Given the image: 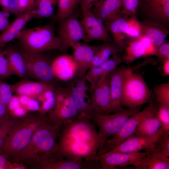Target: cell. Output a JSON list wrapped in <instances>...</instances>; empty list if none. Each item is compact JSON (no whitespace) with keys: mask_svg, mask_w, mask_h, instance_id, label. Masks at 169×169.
Instances as JSON below:
<instances>
[{"mask_svg":"<svg viewBox=\"0 0 169 169\" xmlns=\"http://www.w3.org/2000/svg\"><path fill=\"white\" fill-rule=\"evenodd\" d=\"M9 3V0H0V6L3 10L8 12Z\"/></svg>","mask_w":169,"mask_h":169,"instance_id":"obj_55","label":"cell"},{"mask_svg":"<svg viewBox=\"0 0 169 169\" xmlns=\"http://www.w3.org/2000/svg\"><path fill=\"white\" fill-rule=\"evenodd\" d=\"M53 21L49 23L23 29L16 38L21 48L33 53H44L52 50H60L61 41L55 33Z\"/></svg>","mask_w":169,"mask_h":169,"instance_id":"obj_4","label":"cell"},{"mask_svg":"<svg viewBox=\"0 0 169 169\" xmlns=\"http://www.w3.org/2000/svg\"><path fill=\"white\" fill-rule=\"evenodd\" d=\"M62 128L53 122L41 126L14 161L25 166L40 169L51 160L57 159V141Z\"/></svg>","mask_w":169,"mask_h":169,"instance_id":"obj_2","label":"cell"},{"mask_svg":"<svg viewBox=\"0 0 169 169\" xmlns=\"http://www.w3.org/2000/svg\"><path fill=\"white\" fill-rule=\"evenodd\" d=\"M97 52L105 61L113 55L120 53V51L118 47L113 42L104 43L100 45Z\"/></svg>","mask_w":169,"mask_h":169,"instance_id":"obj_36","label":"cell"},{"mask_svg":"<svg viewBox=\"0 0 169 169\" xmlns=\"http://www.w3.org/2000/svg\"><path fill=\"white\" fill-rule=\"evenodd\" d=\"M139 108L127 109L115 113L101 114L94 113L91 119L99 129L101 146L98 151L102 149L108 138L117 133L133 113L139 111Z\"/></svg>","mask_w":169,"mask_h":169,"instance_id":"obj_6","label":"cell"},{"mask_svg":"<svg viewBox=\"0 0 169 169\" xmlns=\"http://www.w3.org/2000/svg\"><path fill=\"white\" fill-rule=\"evenodd\" d=\"M0 169H14L12 163L4 156L0 153Z\"/></svg>","mask_w":169,"mask_h":169,"instance_id":"obj_47","label":"cell"},{"mask_svg":"<svg viewBox=\"0 0 169 169\" xmlns=\"http://www.w3.org/2000/svg\"><path fill=\"white\" fill-rule=\"evenodd\" d=\"M11 86L13 93L16 95H25L36 99L45 91L56 89L52 84L27 79L12 84Z\"/></svg>","mask_w":169,"mask_h":169,"instance_id":"obj_21","label":"cell"},{"mask_svg":"<svg viewBox=\"0 0 169 169\" xmlns=\"http://www.w3.org/2000/svg\"><path fill=\"white\" fill-rule=\"evenodd\" d=\"M138 21L140 37L148 39L156 48L165 42L169 29L155 23Z\"/></svg>","mask_w":169,"mask_h":169,"instance_id":"obj_24","label":"cell"},{"mask_svg":"<svg viewBox=\"0 0 169 169\" xmlns=\"http://www.w3.org/2000/svg\"><path fill=\"white\" fill-rule=\"evenodd\" d=\"M135 65L130 66L123 87L121 104L128 109L138 108L150 102L152 92L143 78L142 73H134Z\"/></svg>","mask_w":169,"mask_h":169,"instance_id":"obj_5","label":"cell"},{"mask_svg":"<svg viewBox=\"0 0 169 169\" xmlns=\"http://www.w3.org/2000/svg\"><path fill=\"white\" fill-rule=\"evenodd\" d=\"M120 14L128 17H136L139 0H122Z\"/></svg>","mask_w":169,"mask_h":169,"instance_id":"obj_37","label":"cell"},{"mask_svg":"<svg viewBox=\"0 0 169 169\" xmlns=\"http://www.w3.org/2000/svg\"><path fill=\"white\" fill-rule=\"evenodd\" d=\"M80 0H58L57 11L53 21L59 22L65 19L75 10Z\"/></svg>","mask_w":169,"mask_h":169,"instance_id":"obj_30","label":"cell"},{"mask_svg":"<svg viewBox=\"0 0 169 169\" xmlns=\"http://www.w3.org/2000/svg\"><path fill=\"white\" fill-rule=\"evenodd\" d=\"M90 91V103L94 112L112 113L108 76L101 78Z\"/></svg>","mask_w":169,"mask_h":169,"instance_id":"obj_14","label":"cell"},{"mask_svg":"<svg viewBox=\"0 0 169 169\" xmlns=\"http://www.w3.org/2000/svg\"><path fill=\"white\" fill-rule=\"evenodd\" d=\"M129 17L119 14L112 19L104 23L113 42L123 52L127 37L125 33L129 27Z\"/></svg>","mask_w":169,"mask_h":169,"instance_id":"obj_19","label":"cell"},{"mask_svg":"<svg viewBox=\"0 0 169 169\" xmlns=\"http://www.w3.org/2000/svg\"><path fill=\"white\" fill-rule=\"evenodd\" d=\"M28 111L26 108L21 105L14 110L10 115L15 118H21L26 115Z\"/></svg>","mask_w":169,"mask_h":169,"instance_id":"obj_49","label":"cell"},{"mask_svg":"<svg viewBox=\"0 0 169 169\" xmlns=\"http://www.w3.org/2000/svg\"><path fill=\"white\" fill-rule=\"evenodd\" d=\"M164 132L162 127L156 133L151 136L133 135L108 151L131 153L143 150L146 151L151 150L155 147L157 141Z\"/></svg>","mask_w":169,"mask_h":169,"instance_id":"obj_16","label":"cell"},{"mask_svg":"<svg viewBox=\"0 0 169 169\" xmlns=\"http://www.w3.org/2000/svg\"><path fill=\"white\" fill-rule=\"evenodd\" d=\"M19 119L10 116L0 120V151L7 137L17 125Z\"/></svg>","mask_w":169,"mask_h":169,"instance_id":"obj_32","label":"cell"},{"mask_svg":"<svg viewBox=\"0 0 169 169\" xmlns=\"http://www.w3.org/2000/svg\"><path fill=\"white\" fill-rule=\"evenodd\" d=\"M136 18L169 29V0H139Z\"/></svg>","mask_w":169,"mask_h":169,"instance_id":"obj_7","label":"cell"},{"mask_svg":"<svg viewBox=\"0 0 169 169\" xmlns=\"http://www.w3.org/2000/svg\"><path fill=\"white\" fill-rule=\"evenodd\" d=\"M99 166L88 161H76L58 158L52 160L42 166L41 169H97Z\"/></svg>","mask_w":169,"mask_h":169,"instance_id":"obj_29","label":"cell"},{"mask_svg":"<svg viewBox=\"0 0 169 169\" xmlns=\"http://www.w3.org/2000/svg\"><path fill=\"white\" fill-rule=\"evenodd\" d=\"M155 104L151 101L149 105L141 110L132 114L118 132L107 139L98 155L107 152L134 134L138 125L142 118L153 107Z\"/></svg>","mask_w":169,"mask_h":169,"instance_id":"obj_11","label":"cell"},{"mask_svg":"<svg viewBox=\"0 0 169 169\" xmlns=\"http://www.w3.org/2000/svg\"><path fill=\"white\" fill-rule=\"evenodd\" d=\"M58 0H39L34 18H49L54 14Z\"/></svg>","mask_w":169,"mask_h":169,"instance_id":"obj_31","label":"cell"},{"mask_svg":"<svg viewBox=\"0 0 169 169\" xmlns=\"http://www.w3.org/2000/svg\"><path fill=\"white\" fill-rule=\"evenodd\" d=\"M155 56L158 60L162 63L166 60L169 59V43L166 40L163 44L156 48Z\"/></svg>","mask_w":169,"mask_h":169,"instance_id":"obj_42","label":"cell"},{"mask_svg":"<svg viewBox=\"0 0 169 169\" xmlns=\"http://www.w3.org/2000/svg\"><path fill=\"white\" fill-rule=\"evenodd\" d=\"M102 77V71L100 67L90 68L84 76L85 80L89 82L90 85V90H91Z\"/></svg>","mask_w":169,"mask_h":169,"instance_id":"obj_39","label":"cell"},{"mask_svg":"<svg viewBox=\"0 0 169 169\" xmlns=\"http://www.w3.org/2000/svg\"><path fill=\"white\" fill-rule=\"evenodd\" d=\"M80 22L83 27L84 37V43L88 44L93 41H100L104 43L113 42L112 38L104 23L92 12L88 10L82 13Z\"/></svg>","mask_w":169,"mask_h":169,"instance_id":"obj_13","label":"cell"},{"mask_svg":"<svg viewBox=\"0 0 169 169\" xmlns=\"http://www.w3.org/2000/svg\"><path fill=\"white\" fill-rule=\"evenodd\" d=\"M52 122L48 115L32 114L19 119L17 125L7 137L0 153L8 159H13L28 144L41 126Z\"/></svg>","mask_w":169,"mask_h":169,"instance_id":"obj_3","label":"cell"},{"mask_svg":"<svg viewBox=\"0 0 169 169\" xmlns=\"http://www.w3.org/2000/svg\"><path fill=\"white\" fill-rule=\"evenodd\" d=\"M13 75L3 49H0V79L8 78Z\"/></svg>","mask_w":169,"mask_h":169,"instance_id":"obj_40","label":"cell"},{"mask_svg":"<svg viewBox=\"0 0 169 169\" xmlns=\"http://www.w3.org/2000/svg\"><path fill=\"white\" fill-rule=\"evenodd\" d=\"M149 43L144 42L141 37H127L124 53L121 57L122 62L129 64L136 59L146 56L151 47Z\"/></svg>","mask_w":169,"mask_h":169,"instance_id":"obj_22","label":"cell"},{"mask_svg":"<svg viewBox=\"0 0 169 169\" xmlns=\"http://www.w3.org/2000/svg\"><path fill=\"white\" fill-rule=\"evenodd\" d=\"M147 151L131 153L108 151L98 155L100 169H115L118 166L133 165L137 169Z\"/></svg>","mask_w":169,"mask_h":169,"instance_id":"obj_10","label":"cell"},{"mask_svg":"<svg viewBox=\"0 0 169 169\" xmlns=\"http://www.w3.org/2000/svg\"><path fill=\"white\" fill-rule=\"evenodd\" d=\"M78 15L75 10L64 19L59 22L57 36L61 47L59 50L64 53L84 37V30Z\"/></svg>","mask_w":169,"mask_h":169,"instance_id":"obj_9","label":"cell"},{"mask_svg":"<svg viewBox=\"0 0 169 169\" xmlns=\"http://www.w3.org/2000/svg\"><path fill=\"white\" fill-rule=\"evenodd\" d=\"M122 7V0H102L94 5L90 11L105 23L119 14Z\"/></svg>","mask_w":169,"mask_h":169,"instance_id":"obj_23","label":"cell"},{"mask_svg":"<svg viewBox=\"0 0 169 169\" xmlns=\"http://www.w3.org/2000/svg\"><path fill=\"white\" fill-rule=\"evenodd\" d=\"M104 62L97 52L93 57L91 63L90 68L100 67Z\"/></svg>","mask_w":169,"mask_h":169,"instance_id":"obj_51","label":"cell"},{"mask_svg":"<svg viewBox=\"0 0 169 169\" xmlns=\"http://www.w3.org/2000/svg\"><path fill=\"white\" fill-rule=\"evenodd\" d=\"M121 62V57L119 56L117 54L112 55L100 66L102 73V77L109 75Z\"/></svg>","mask_w":169,"mask_h":169,"instance_id":"obj_34","label":"cell"},{"mask_svg":"<svg viewBox=\"0 0 169 169\" xmlns=\"http://www.w3.org/2000/svg\"><path fill=\"white\" fill-rule=\"evenodd\" d=\"M10 116L7 107L0 101V120Z\"/></svg>","mask_w":169,"mask_h":169,"instance_id":"obj_52","label":"cell"},{"mask_svg":"<svg viewBox=\"0 0 169 169\" xmlns=\"http://www.w3.org/2000/svg\"><path fill=\"white\" fill-rule=\"evenodd\" d=\"M162 64L161 71L162 76H169V59L166 60Z\"/></svg>","mask_w":169,"mask_h":169,"instance_id":"obj_53","label":"cell"},{"mask_svg":"<svg viewBox=\"0 0 169 169\" xmlns=\"http://www.w3.org/2000/svg\"><path fill=\"white\" fill-rule=\"evenodd\" d=\"M21 53L26 67L28 76L37 81L52 84L56 78L52 67L51 61L44 53H33L21 48Z\"/></svg>","mask_w":169,"mask_h":169,"instance_id":"obj_8","label":"cell"},{"mask_svg":"<svg viewBox=\"0 0 169 169\" xmlns=\"http://www.w3.org/2000/svg\"><path fill=\"white\" fill-rule=\"evenodd\" d=\"M56 102L55 96L45 100L42 102L38 111L39 113L42 115H47L54 107Z\"/></svg>","mask_w":169,"mask_h":169,"instance_id":"obj_44","label":"cell"},{"mask_svg":"<svg viewBox=\"0 0 169 169\" xmlns=\"http://www.w3.org/2000/svg\"><path fill=\"white\" fill-rule=\"evenodd\" d=\"M58 140V158L85 160L99 166L98 153L100 141L91 120L76 118L64 125Z\"/></svg>","mask_w":169,"mask_h":169,"instance_id":"obj_1","label":"cell"},{"mask_svg":"<svg viewBox=\"0 0 169 169\" xmlns=\"http://www.w3.org/2000/svg\"><path fill=\"white\" fill-rule=\"evenodd\" d=\"M40 106L36 99L30 98L25 108L28 110L38 111Z\"/></svg>","mask_w":169,"mask_h":169,"instance_id":"obj_48","label":"cell"},{"mask_svg":"<svg viewBox=\"0 0 169 169\" xmlns=\"http://www.w3.org/2000/svg\"><path fill=\"white\" fill-rule=\"evenodd\" d=\"M9 12L2 10L0 11V31H2L9 24Z\"/></svg>","mask_w":169,"mask_h":169,"instance_id":"obj_45","label":"cell"},{"mask_svg":"<svg viewBox=\"0 0 169 169\" xmlns=\"http://www.w3.org/2000/svg\"><path fill=\"white\" fill-rule=\"evenodd\" d=\"M73 59L76 64L75 76L84 77L90 67L92 59L100 46H92L79 42L73 46Z\"/></svg>","mask_w":169,"mask_h":169,"instance_id":"obj_18","label":"cell"},{"mask_svg":"<svg viewBox=\"0 0 169 169\" xmlns=\"http://www.w3.org/2000/svg\"><path fill=\"white\" fill-rule=\"evenodd\" d=\"M68 90V92L64 99L60 101L56 102L54 107L47 114L53 123L61 126L77 118L78 116L76 104Z\"/></svg>","mask_w":169,"mask_h":169,"instance_id":"obj_15","label":"cell"},{"mask_svg":"<svg viewBox=\"0 0 169 169\" xmlns=\"http://www.w3.org/2000/svg\"><path fill=\"white\" fill-rule=\"evenodd\" d=\"M153 92L158 104L169 105V82L158 84L154 87Z\"/></svg>","mask_w":169,"mask_h":169,"instance_id":"obj_33","label":"cell"},{"mask_svg":"<svg viewBox=\"0 0 169 169\" xmlns=\"http://www.w3.org/2000/svg\"><path fill=\"white\" fill-rule=\"evenodd\" d=\"M11 84L0 79V101L7 107L13 95Z\"/></svg>","mask_w":169,"mask_h":169,"instance_id":"obj_38","label":"cell"},{"mask_svg":"<svg viewBox=\"0 0 169 169\" xmlns=\"http://www.w3.org/2000/svg\"><path fill=\"white\" fill-rule=\"evenodd\" d=\"M13 75L22 78L28 76V73L23 57L20 51L13 47L3 49Z\"/></svg>","mask_w":169,"mask_h":169,"instance_id":"obj_28","label":"cell"},{"mask_svg":"<svg viewBox=\"0 0 169 169\" xmlns=\"http://www.w3.org/2000/svg\"><path fill=\"white\" fill-rule=\"evenodd\" d=\"M21 106L18 96L16 95H13L7 107L8 113L10 115L14 110Z\"/></svg>","mask_w":169,"mask_h":169,"instance_id":"obj_46","label":"cell"},{"mask_svg":"<svg viewBox=\"0 0 169 169\" xmlns=\"http://www.w3.org/2000/svg\"><path fill=\"white\" fill-rule=\"evenodd\" d=\"M137 169H169V158L166 157L157 147L147 151Z\"/></svg>","mask_w":169,"mask_h":169,"instance_id":"obj_27","label":"cell"},{"mask_svg":"<svg viewBox=\"0 0 169 169\" xmlns=\"http://www.w3.org/2000/svg\"><path fill=\"white\" fill-rule=\"evenodd\" d=\"M84 77L74 76L70 80L67 88L73 97L78 109L77 119L89 120L94 113L86 94L87 87Z\"/></svg>","mask_w":169,"mask_h":169,"instance_id":"obj_12","label":"cell"},{"mask_svg":"<svg viewBox=\"0 0 169 169\" xmlns=\"http://www.w3.org/2000/svg\"><path fill=\"white\" fill-rule=\"evenodd\" d=\"M130 66L117 67L108 75L112 113L124 110L121 104L123 87Z\"/></svg>","mask_w":169,"mask_h":169,"instance_id":"obj_17","label":"cell"},{"mask_svg":"<svg viewBox=\"0 0 169 169\" xmlns=\"http://www.w3.org/2000/svg\"><path fill=\"white\" fill-rule=\"evenodd\" d=\"M79 5L83 13L90 10L94 5V0H80Z\"/></svg>","mask_w":169,"mask_h":169,"instance_id":"obj_50","label":"cell"},{"mask_svg":"<svg viewBox=\"0 0 169 169\" xmlns=\"http://www.w3.org/2000/svg\"><path fill=\"white\" fill-rule=\"evenodd\" d=\"M36 12V8L16 16L15 19L0 34V49L8 42L16 38L18 34L31 19H34Z\"/></svg>","mask_w":169,"mask_h":169,"instance_id":"obj_20","label":"cell"},{"mask_svg":"<svg viewBox=\"0 0 169 169\" xmlns=\"http://www.w3.org/2000/svg\"><path fill=\"white\" fill-rule=\"evenodd\" d=\"M39 0H18L20 13H24L36 8Z\"/></svg>","mask_w":169,"mask_h":169,"instance_id":"obj_43","label":"cell"},{"mask_svg":"<svg viewBox=\"0 0 169 169\" xmlns=\"http://www.w3.org/2000/svg\"><path fill=\"white\" fill-rule=\"evenodd\" d=\"M156 112L164 132H169V105L158 104Z\"/></svg>","mask_w":169,"mask_h":169,"instance_id":"obj_35","label":"cell"},{"mask_svg":"<svg viewBox=\"0 0 169 169\" xmlns=\"http://www.w3.org/2000/svg\"><path fill=\"white\" fill-rule=\"evenodd\" d=\"M155 146L160 150L164 156L169 158V132H164L159 137Z\"/></svg>","mask_w":169,"mask_h":169,"instance_id":"obj_41","label":"cell"},{"mask_svg":"<svg viewBox=\"0 0 169 169\" xmlns=\"http://www.w3.org/2000/svg\"><path fill=\"white\" fill-rule=\"evenodd\" d=\"M18 96L21 105L25 107L31 98L23 95H18Z\"/></svg>","mask_w":169,"mask_h":169,"instance_id":"obj_54","label":"cell"},{"mask_svg":"<svg viewBox=\"0 0 169 169\" xmlns=\"http://www.w3.org/2000/svg\"><path fill=\"white\" fill-rule=\"evenodd\" d=\"M52 67L56 78L61 80H70L75 75L76 64L72 55L64 54L52 61Z\"/></svg>","mask_w":169,"mask_h":169,"instance_id":"obj_25","label":"cell"},{"mask_svg":"<svg viewBox=\"0 0 169 169\" xmlns=\"http://www.w3.org/2000/svg\"><path fill=\"white\" fill-rule=\"evenodd\" d=\"M157 105L155 104L152 109L140 121L134 135L149 136L156 133L162 127L156 114Z\"/></svg>","mask_w":169,"mask_h":169,"instance_id":"obj_26","label":"cell"}]
</instances>
